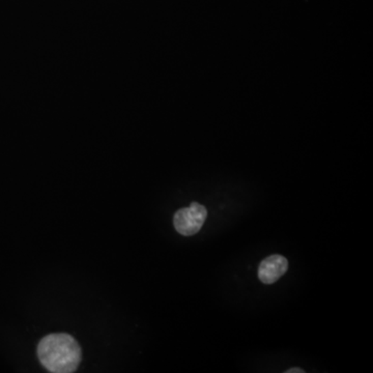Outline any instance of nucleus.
Wrapping results in <instances>:
<instances>
[{"instance_id": "nucleus-1", "label": "nucleus", "mask_w": 373, "mask_h": 373, "mask_svg": "<svg viewBox=\"0 0 373 373\" xmlns=\"http://www.w3.org/2000/svg\"><path fill=\"white\" fill-rule=\"evenodd\" d=\"M38 357L42 365L53 373L76 372L80 364V345L69 334H50L38 345Z\"/></svg>"}, {"instance_id": "nucleus-2", "label": "nucleus", "mask_w": 373, "mask_h": 373, "mask_svg": "<svg viewBox=\"0 0 373 373\" xmlns=\"http://www.w3.org/2000/svg\"><path fill=\"white\" fill-rule=\"evenodd\" d=\"M208 217L206 206L192 202L189 208H181L174 215V224L176 231L185 236H191L201 229Z\"/></svg>"}, {"instance_id": "nucleus-3", "label": "nucleus", "mask_w": 373, "mask_h": 373, "mask_svg": "<svg viewBox=\"0 0 373 373\" xmlns=\"http://www.w3.org/2000/svg\"><path fill=\"white\" fill-rule=\"evenodd\" d=\"M287 268L289 261L284 257L279 254L271 255L259 264V280L264 284H273L287 272Z\"/></svg>"}, {"instance_id": "nucleus-4", "label": "nucleus", "mask_w": 373, "mask_h": 373, "mask_svg": "<svg viewBox=\"0 0 373 373\" xmlns=\"http://www.w3.org/2000/svg\"><path fill=\"white\" fill-rule=\"evenodd\" d=\"M304 370H300V368H291V370H287L285 373H304Z\"/></svg>"}]
</instances>
